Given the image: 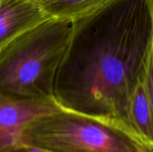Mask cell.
<instances>
[{"label":"cell","instance_id":"1","mask_svg":"<svg viewBox=\"0 0 153 152\" xmlns=\"http://www.w3.org/2000/svg\"><path fill=\"white\" fill-rule=\"evenodd\" d=\"M152 23L153 0H117L73 21L54 85L57 105L134 130L131 98L144 70Z\"/></svg>","mask_w":153,"mask_h":152},{"label":"cell","instance_id":"7","mask_svg":"<svg viewBox=\"0 0 153 152\" xmlns=\"http://www.w3.org/2000/svg\"><path fill=\"white\" fill-rule=\"evenodd\" d=\"M117 0H36L49 17L74 21L92 14Z\"/></svg>","mask_w":153,"mask_h":152},{"label":"cell","instance_id":"2","mask_svg":"<svg viewBox=\"0 0 153 152\" xmlns=\"http://www.w3.org/2000/svg\"><path fill=\"white\" fill-rule=\"evenodd\" d=\"M73 21L49 17L0 49V93L17 99H54L57 72Z\"/></svg>","mask_w":153,"mask_h":152},{"label":"cell","instance_id":"10","mask_svg":"<svg viewBox=\"0 0 153 152\" xmlns=\"http://www.w3.org/2000/svg\"><path fill=\"white\" fill-rule=\"evenodd\" d=\"M148 150H149V152H153V145H151V146H147Z\"/></svg>","mask_w":153,"mask_h":152},{"label":"cell","instance_id":"8","mask_svg":"<svg viewBox=\"0 0 153 152\" xmlns=\"http://www.w3.org/2000/svg\"><path fill=\"white\" fill-rule=\"evenodd\" d=\"M144 81L153 109V23L144 64Z\"/></svg>","mask_w":153,"mask_h":152},{"label":"cell","instance_id":"9","mask_svg":"<svg viewBox=\"0 0 153 152\" xmlns=\"http://www.w3.org/2000/svg\"><path fill=\"white\" fill-rule=\"evenodd\" d=\"M0 152H53L48 150L30 146V145H25L22 143H17L8 149H5Z\"/></svg>","mask_w":153,"mask_h":152},{"label":"cell","instance_id":"11","mask_svg":"<svg viewBox=\"0 0 153 152\" xmlns=\"http://www.w3.org/2000/svg\"><path fill=\"white\" fill-rule=\"evenodd\" d=\"M34 1H36V0H34Z\"/></svg>","mask_w":153,"mask_h":152},{"label":"cell","instance_id":"6","mask_svg":"<svg viewBox=\"0 0 153 152\" xmlns=\"http://www.w3.org/2000/svg\"><path fill=\"white\" fill-rule=\"evenodd\" d=\"M130 116L133 128L146 146L153 145V109L144 81V70L134 90Z\"/></svg>","mask_w":153,"mask_h":152},{"label":"cell","instance_id":"4","mask_svg":"<svg viewBox=\"0 0 153 152\" xmlns=\"http://www.w3.org/2000/svg\"><path fill=\"white\" fill-rule=\"evenodd\" d=\"M59 108L54 99H17L0 93V151L18 143L22 129L30 121Z\"/></svg>","mask_w":153,"mask_h":152},{"label":"cell","instance_id":"5","mask_svg":"<svg viewBox=\"0 0 153 152\" xmlns=\"http://www.w3.org/2000/svg\"><path fill=\"white\" fill-rule=\"evenodd\" d=\"M48 18L34 0H0V49Z\"/></svg>","mask_w":153,"mask_h":152},{"label":"cell","instance_id":"3","mask_svg":"<svg viewBox=\"0 0 153 152\" xmlns=\"http://www.w3.org/2000/svg\"><path fill=\"white\" fill-rule=\"evenodd\" d=\"M18 143L53 152H149L138 133L122 122L62 108L30 121Z\"/></svg>","mask_w":153,"mask_h":152}]
</instances>
